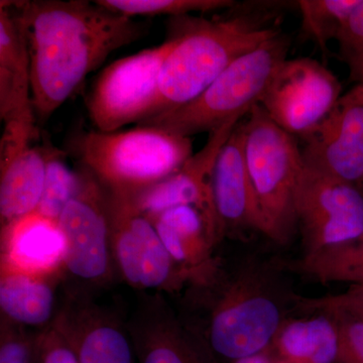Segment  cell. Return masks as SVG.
<instances>
[{"mask_svg":"<svg viewBox=\"0 0 363 363\" xmlns=\"http://www.w3.org/2000/svg\"><path fill=\"white\" fill-rule=\"evenodd\" d=\"M125 321L138 363H208L211 353L160 293H142Z\"/></svg>","mask_w":363,"mask_h":363,"instance_id":"cell-14","label":"cell"},{"mask_svg":"<svg viewBox=\"0 0 363 363\" xmlns=\"http://www.w3.org/2000/svg\"><path fill=\"white\" fill-rule=\"evenodd\" d=\"M360 0H300L302 28L321 48L337 40Z\"/></svg>","mask_w":363,"mask_h":363,"instance_id":"cell-24","label":"cell"},{"mask_svg":"<svg viewBox=\"0 0 363 363\" xmlns=\"http://www.w3.org/2000/svg\"><path fill=\"white\" fill-rule=\"evenodd\" d=\"M342 95L338 78L317 60L286 59L259 105L279 128L304 138L329 116Z\"/></svg>","mask_w":363,"mask_h":363,"instance_id":"cell-11","label":"cell"},{"mask_svg":"<svg viewBox=\"0 0 363 363\" xmlns=\"http://www.w3.org/2000/svg\"><path fill=\"white\" fill-rule=\"evenodd\" d=\"M0 363H30L35 351L37 333L1 319Z\"/></svg>","mask_w":363,"mask_h":363,"instance_id":"cell-29","label":"cell"},{"mask_svg":"<svg viewBox=\"0 0 363 363\" xmlns=\"http://www.w3.org/2000/svg\"><path fill=\"white\" fill-rule=\"evenodd\" d=\"M64 250L58 222L38 212L1 229L4 266L38 274H65Z\"/></svg>","mask_w":363,"mask_h":363,"instance_id":"cell-20","label":"cell"},{"mask_svg":"<svg viewBox=\"0 0 363 363\" xmlns=\"http://www.w3.org/2000/svg\"><path fill=\"white\" fill-rule=\"evenodd\" d=\"M233 363H272L269 358L267 357L266 352L260 353V354L255 355V357H250L243 358V359L236 360Z\"/></svg>","mask_w":363,"mask_h":363,"instance_id":"cell-32","label":"cell"},{"mask_svg":"<svg viewBox=\"0 0 363 363\" xmlns=\"http://www.w3.org/2000/svg\"><path fill=\"white\" fill-rule=\"evenodd\" d=\"M47 164L42 199L37 212L45 218L58 222L69 202L77 195L80 171H72L58 150L45 149Z\"/></svg>","mask_w":363,"mask_h":363,"instance_id":"cell-25","label":"cell"},{"mask_svg":"<svg viewBox=\"0 0 363 363\" xmlns=\"http://www.w3.org/2000/svg\"><path fill=\"white\" fill-rule=\"evenodd\" d=\"M296 217L302 257L347 245L363 236V192L305 164Z\"/></svg>","mask_w":363,"mask_h":363,"instance_id":"cell-10","label":"cell"},{"mask_svg":"<svg viewBox=\"0 0 363 363\" xmlns=\"http://www.w3.org/2000/svg\"><path fill=\"white\" fill-rule=\"evenodd\" d=\"M99 6L128 18L155 16H185L209 13L235 6L231 0H96Z\"/></svg>","mask_w":363,"mask_h":363,"instance_id":"cell-26","label":"cell"},{"mask_svg":"<svg viewBox=\"0 0 363 363\" xmlns=\"http://www.w3.org/2000/svg\"><path fill=\"white\" fill-rule=\"evenodd\" d=\"M184 21L173 28L175 45L162 65L155 116L192 101L238 57L279 33L247 16Z\"/></svg>","mask_w":363,"mask_h":363,"instance_id":"cell-3","label":"cell"},{"mask_svg":"<svg viewBox=\"0 0 363 363\" xmlns=\"http://www.w3.org/2000/svg\"><path fill=\"white\" fill-rule=\"evenodd\" d=\"M296 310L298 312L327 310L345 313L363 320V286H350L346 292L320 298L298 296Z\"/></svg>","mask_w":363,"mask_h":363,"instance_id":"cell-28","label":"cell"},{"mask_svg":"<svg viewBox=\"0 0 363 363\" xmlns=\"http://www.w3.org/2000/svg\"><path fill=\"white\" fill-rule=\"evenodd\" d=\"M283 262L247 259L236 266L217 257L191 279L179 313L211 354L234 362L271 348L281 324L296 311Z\"/></svg>","mask_w":363,"mask_h":363,"instance_id":"cell-2","label":"cell"},{"mask_svg":"<svg viewBox=\"0 0 363 363\" xmlns=\"http://www.w3.org/2000/svg\"><path fill=\"white\" fill-rule=\"evenodd\" d=\"M35 353L40 363H79L75 351L54 323L38 332Z\"/></svg>","mask_w":363,"mask_h":363,"instance_id":"cell-31","label":"cell"},{"mask_svg":"<svg viewBox=\"0 0 363 363\" xmlns=\"http://www.w3.org/2000/svg\"><path fill=\"white\" fill-rule=\"evenodd\" d=\"M211 188L222 240L225 238L240 240L252 233H260L243 152L241 121L219 152L212 174Z\"/></svg>","mask_w":363,"mask_h":363,"instance_id":"cell-16","label":"cell"},{"mask_svg":"<svg viewBox=\"0 0 363 363\" xmlns=\"http://www.w3.org/2000/svg\"><path fill=\"white\" fill-rule=\"evenodd\" d=\"M83 166L107 188L138 193L168 178L192 156L191 138L156 126L93 130L79 143Z\"/></svg>","mask_w":363,"mask_h":363,"instance_id":"cell-6","label":"cell"},{"mask_svg":"<svg viewBox=\"0 0 363 363\" xmlns=\"http://www.w3.org/2000/svg\"><path fill=\"white\" fill-rule=\"evenodd\" d=\"M80 175L77 195L58 220L65 243L64 272L83 289L104 288L118 279L112 253L106 190L84 166Z\"/></svg>","mask_w":363,"mask_h":363,"instance_id":"cell-9","label":"cell"},{"mask_svg":"<svg viewBox=\"0 0 363 363\" xmlns=\"http://www.w3.org/2000/svg\"><path fill=\"white\" fill-rule=\"evenodd\" d=\"M285 264L289 271L317 283L363 286V236L347 245Z\"/></svg>","mask_w":363,"mask_h":363,"instance_id":"cell-23","label":"cell"},{"mask_svg":"<svg viewBox=\"0 0 363 363\" xmlns=\"http://www.w3.org/2000/svg\"><path fill=\"white\" fill-rule=\"evenodd\" d=\"M45 152L32 143L0 157L1 229L37 212L44 191Z\"/></svg>","mask_w":363,"mask_h":363,"instance_id":"cell-21","label":"cell"},{"mask_svg":"<svg viewBox=\"0 0 363 363\" xmlns=\"http://www.w3.org/2000/svg\"><path fill=\"white\" fill-rule=\"evenodd\" d=\"M175 45L164 43L116 60L101 72L88 98V112L96 130L112 133L156 113L162 65Z\"/></svg>","mask_w":363,"mask_h":363,"instance_id":"cell-8","label":"cell"},{"mask_svg":"<svg viewBox=\"0 0 363 363\" xmlns=\"http://www.w3.org/2000/svg\"><path fill=\"white\" fill-rule=\"evenodd\" d=\"M54 324L70 343L79 363H135L125 322L95 303L85 289L64 286Z\"/></svg>","mask_w":363,"mask_h":363,"instance_id":"cell-12","label":"cell"},{"mask_svg":"<svg viewBox=\"0 0 363 363\" xmlns=\"http://www.w3.org/2000/svg\"><path fill=\"white\" fill-rule=\"evenodd\" d=\"M336 42L341 58L350 68L351 79L363 85V0L351 14Z\"/></svg>","mask_w":363,"mask_h":363,"instance_id":"cell-27","label":"cell"},{"mask_svg":"<svg viewBox=\"0 0 363 363\" xmlns=\"http://www.w3.org/2000/svg\"><path fill=\"white\" fill-rule=\"evenodd\" d=\"M288 37L277 33L238 57L201 94L189 104L138 123L191 138L241 121L259 105L281 64L288 59Z\"/></svg>","mask_w":363,"mask_h":363,"instance_id":"cell-5","label":"cell"},{"mask_svg":"<svg viewBox=\"0 0 363 363\" xmlns=\"http://www.w3.org/2000/svg\"><path fill=\"white\" fill-rule=\"evenodd\" d=\"M28 44L35 118H49L88 74L117 49L142 39L149 25L96 1H11Z\"/></svg>","mask_w":363,"mask_h":363,"instance_id":"cell-1","label":"cell"},{"mask_svg":"<svg viewBox=\"0 0 363 363\" xmlns=\"http://www.w3.org/2000/svg\"><path fill=\"white\" fill-rule=\"evenodd\" d=\"M301 313L286 318L272 344L281 362L337 363L339 329L333 313Z\"/></svg>","mask_w":363,"mask_h":363,"instance_id":"cell-22","label":"cell"},{"mask_svg":"<svg viewBox=\"0 0 363 363\" xmlns=\"http://www.w3.org/2000/svg\"><path fill=\"white\" fill-rule=\"evenodd\" d=\"M241 126L260 233L278 245H288L298 230L296 198L305 169L302 149L260 105L253 107Z\"/></svg>","mask_w":363,"mask_h":363,"instance_id":"cell-4","label":"cell"},{"mask_svg":"<svg viewBox=\"0 0 363 363\" xmlns=\"http://www.w3.org/2000/svg\"><path fill=\"white\" fill-rule=\"evenodd\" d=\"M240 121H230L210 133L202 149L168 178L140 192L133 193L138 209L152 219L171 208H198L216 226L221 238L212 199V174L221 147Z\"/></svg>","mask_w":363,"mask_h":363,"instance_id":"cell-15","label":"cell"},{"mask_svg":"<svg viewBox=\"0 0 363 363\" xmlns=\"http://www.w3.org/2000/svg\"><path fill=\"white\" fill-rule=\"evenodd\" d=\"M105 190L118 279L140 293L180 295L189 276L177 266L156 227L136 206L133 193Z\"/></svg>","mask_w":363,"mask_h":363,"instance_id":"cell-7","label":"cell"},{"mask_svg":"<svg viewBox=\"0 0 363 363\" xmlns=\"http://www.w3.org/2000/svg\"><path fill=\"white\" fill-rule=\"evenodd\" d=\"M66 274H38L1 264L0 311L6 320L26 330L44 331L58 315Z\"/></svg>","mask_w":363,"mask_h":363,"instance_id":"cell-18","label":"cell"},{"mask_svg":"<svg viewBox=\"0 0 363 363\" xmlns=\"http://www.w3.org/2000/svg\"><path fill=\"white\" fill-rule=\"evenodd\" d=\"M150 220L177 266L188 274L189 281L209 269L218 257L220 235L198 208H171Z\"/></svg>","mask_w":363,"mask_h":363,"instance_id":"cell-19","label":"cell"},{"mask_svg":"<svg viewBox=\"0 0 363 363\" xmlns=\"http://www.w3.org/2000/svg\"><path fill=\"white\" fill-rule=\"evenodd\" d=\"M302 140L306 166L363 192V85L343 94L329 116Z\"/></svg>","mask_w":363,"mask_h":363,"instance_id":"cell-13","label":"cell"},{"mask_svg":"<svg viewBox=\"0 0 363 363\" xmlns=\"http://www.w3.org/2000/svg\"><path fill=\"white\" fill-rule=\"evenodd\" d=\"M0 118L4 125L35 124L30 61L11 1H0Z\"/></svg>","mask_w":363,"mask_h":363,"instance_id":"cell-17","label":"cell"},{"mask_svg":"<svg viewBox=\"0 0 363 363\" xmlns=\"http://www.w3.org/2000/svg\"><path fill=\"white\" fill-rule=\"evenodd\" d=\"M327 311V310H324ZM333 313L339 329L337 363H363V320L345 313Z\"/></svg>","mask_w":363,"mask_h":363,"instance_id":"cell-30","label":"cell"}]
</instances>
